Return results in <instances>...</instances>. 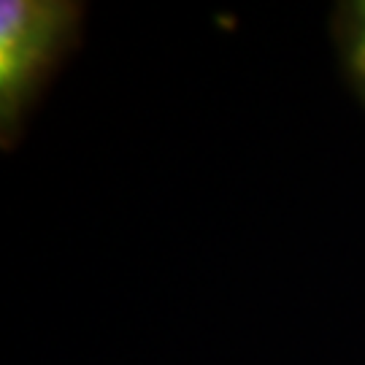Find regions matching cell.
Returning <instances> with one entry per match:
<instances>
[{"instance_id":"6da1fadb","label":"cell","mask_w":365,"mask_h":365,"mask_svg":"<svg viewBox=\"0 0 365 365\" xmlns=\"http://www.w3.org/2000/svg\"><path fill=\"white\" fill-rule=\"evenodd\" d=\"M81 9L68 0L0 3V135L11 144L57 63L71 49Z\"/></svg>"},{"instance_id":"7a4b0ae2","label":"cell","mask_w":365,"mask_h":365,"mask_svg":"<svg viewBox=\"0 0 365 365\" xmlns=\"http://www.w3.org/2000/svg\"><path fill=\"white\" fill-rule=\"evenodd\" d=\"M341 54L357 90L365 95V0H354L341 6L339 14Z\"/></svg>"}]
</instances>
